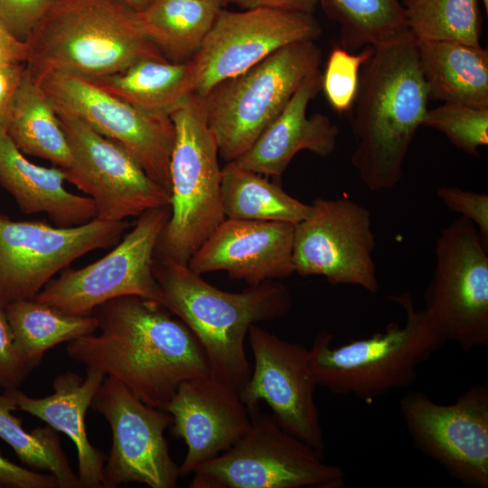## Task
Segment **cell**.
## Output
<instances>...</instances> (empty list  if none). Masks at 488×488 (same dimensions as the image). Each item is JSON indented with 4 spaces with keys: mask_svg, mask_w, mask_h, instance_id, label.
I'll return each mask as SVG.
<instances>
[{
    "mask_svg": "<svg viewBox=\"0 0 488 488\" xmlns=\"http://www.w3.org/2000/svg\"><path fill=\"white\" fill-rule=\"evenodd\" d=\"M26 42L33 77L57 71L95 80L143 59H166L144 34L137 13L117 0H55Z\"/></svg>",
    "mask_w": 488,
    "mask_h": 488,
    "instance_id": "obj_4",
    "label": "cell"
},
{
    "mask_svg": "<svg viewBox=\"0 0 488 488\" xmlns=\"http://www.w3.org/2000/svg\"><path fill=\"white\" fill-rule=\"evenodd\" d=\"M475 226L461 217L442 231L423 309L444 339L465 351L488 345V255Z\"/></svg>",
    "mask_w": 488,
    "mask_h": 488,
    "instance_id": "obj_9",
    "label": "cell"
},
{
    "mask_svg": "<svg viewBox=\"0 0 488 488\" xmlns=\"http://www.w3.org/2000/svg\"><path fill=\"white\" fill-rule=\"evenodd\" d=\"M250 427L228 450L200 465L191 488H342L344 474L324 452L286 432L272 415L249 413Z\"/></svg>",
    "mask_w": 488,
    "mask_h": 488,
    "instance_id": "obj_8",
    "label": "cell"
},
{
    "mask_svg": "<svg viewBox=\"0 0 488 488\" xmlns=\"http://www.w3.org/2000/svg\"><path fill=\"white\" fill-rule=\"evenodd\" d=\"M56 112L70 115L121 145L169 192L174 126L168 113L136 107L93 81L51 71L33 77Z\"/></svg>",
    "mask_w": 488,
    "mask_h": 488,
    "instance_id": "obj_12",
    "label": "cell"
},
{
    "mask_svg": "<svg viewBox=\"0 0 488 488\" xmlns=\"http://www.w3.org/2000/svg\"><path fill=\"white\" fill-rule=\"evenodd\" d=\"M422 127L442 132L455 146L476 156L488 144V108L444 103L427 111Z\"/></svg>",
    "mask_w": 488,
    "mask_h": 488,
    "instance_id": "obj_33",
    "label": "cell"
},
{
    "mask_svg": "<svg viewBox=\"0 0 488 488\" xmlns=\"http://www.w3.org/2000/svg\"><path fill=\"white\" fill-rule=\"evenodd\" d=\"M153 271L162 304L195 335L210 375L239 394L251 374L244 344L249 327L287 314L292 306L288 288L267 281L241 292H225L187 265L157 257Z\"/></svg>",
    "mask_w": 488,
    "mask_h": 488,
    "instance_id": "obj_3",
    "label": "cell"
},
{
    "mask_svg": "<svg viewBox=\"0 0 488 488\" xmlns=\"http://www.w3.org/2000/svg\"><path fill=\"white\" fill-rule=\"evenodd\" d=\"M99 369L86 367V378L66 371L52 383L53 393L32 398L16 389L5 394L16 409L25 411L67 435L74 443L78 455L79 479L83 488H103L106 455L94 447L87 436L85 416L106 378Z\"/></svg>",
    "mask_w": 488,
    "mask_h": 488,
    "instance_id": "obj_22",
    "label": "cell"
},
{
    "mask_svg": "<svg viewBox=\"0 0 488 488\" xmlns=\"http://www.w3.org/2000/svg\"><path fill=\"white\" fill-rule=\"evenodd\" d=\"M169 115L175 133L170 159L171 215L155 257L187 265L225 219L221 168L201 99L186 95Z\"/></svg>",
    "mask_w": 488,
    "mask_h": 488,
    "instance_id": "obj_6",
    "label": "cell"
},
{
    "mask_svg": "<svg viewBox=\"0 0 488 488\" xmlns=\"http://www.w3.org/2000/svg\"><path fill=\"white\" fill-rule=\"evenodd\" d=\"M221 205L225 218L296 224L310 211L262 174L227 162L221 168Z\"/></svg>",
    "mask_w": 488,
    "mask_h": 488,
    "instance_id": "obj_28",
    "label": "cell"
},
{
    "mask_svg": "<svg viewBox=\"0 0 488 488\" xmlns=\"http://www.w3.org/2000/svg\"><path fill=\"white\" fill-rule=\"evenodd\" d=\"M481 1L484 5L485 13H487L488 12V0H481Z\"/></svg>",
    "mask_w": 488,
    "mask_h": 488,
    "instance_id": "obj_44",
    "label": "cell"
},
{
    "mask_svg": "<svg viewBox=\"0 0 488 488\" xmlns=\"http://www.w3.org/2000/svg\"><path fill=\"white\" fill-rule=\"evenodd\" d=\"M15 406L0 395V438L15 452L20 461L34 471H46L58 481L60 488H82L61 448L58 431L51 426L27 432L20 418L12 414Z\"/></svg>",
    "mask_w": 488,
    "mask_h": 488,
    "instance_id": "obj_31",
    "label": "cell"
},
{
    "mask_svg": "<svg viewBox=\"0 0 488 488\" xmlns=\"http://www.w3.org/2000/svg\"><path fill=\"white\" fill-rule=\"evenodd\" d=\"M390 298L403 309L404 324L390 323L383 332L338 346L332 333L316 334L308 351L317 386L369 400L412 384L418 366L445 341L411 295Z\"/></svg>",
    "mask_w": 488,
    "mask_h": 488,
    "instance_id": "obj_5",
    "label": "cell"
},
{
    "mask_svg": "<svg viewBox=\"0 0 488 488\" xmlns=\"http://www.w3.org/2000/svg\"><path fill=\"white\" fill-rule=\"evenodd\" d=\"M165 410L173 418L171 434L187 446L180 476L230 448L251 423L239 394L210 374L183 382Z\"/></svg>",
    "mask_w": 488,
    "mask_h": 488,
    "instance_id": "obj_19",
    "label": "cell"
},
{
    "mask_svg": "<svg viewBox=\"0 0 488 488\" xmlns=\"http://www.w3.org/2000/svg\"><path fill=\"white\" fill-rule=\"evenodd\" d=\"M295 224L225 218L191 257L197 274L226 271L231 279L257 286L295 273Z\"/></svg>",
    "mask_w": 488,
    "mask_h": 488,
    "instance_id": "obj_20",
    "label": "cell"
},
{
    "mask_svg": "<svg viewBox=\"0 0 488 488\" xmlns=\"http://www.w3.org/2000/svg\"><path fill=\"white\" fill-rule=\"evenodd\" d=\"M30 371L18 354L5 307L0 305V387L18 389Z\"/></svg>",
    "mask_w": 488,
    "mask_h": 488,
    "instance_id": "obj_37",
    "label": "cell"
},
{
    "mask_svg": "<svg viewBox=\"0 0 488 488\" xmlns=\"http://www.w3.org/2000/svg\"><path fill=\"white\" fill-rule=\"evenodd\" d=\"M221 7L202 0H155L137 17L145 37L167 60L184 62L198 51Z\"/></svg>",
    "mask_w": 488,
    "mask_h": 488,
    "instance_id": "obj_26",
    "label": "cell"
},
{
    "mask_svg": "<svg viewBox=\"0 0 488 488\" xmlns=\"http://www.w3.org/2000/svg\"><path fill=\"white\" fill-rule=\"evenodd\" d=\"M321 26L313 14L274 8L221 10L198 51L187 61L183 94L204 98L278 49L314 41Z\"/></svg>",
    "mask_w": 488,
    "mask_h": 488,
    "instance_id": "obj_11",
    "label": "cell"
},
{
    "mask_svg": "<svg viewBox=\"0 0 488 488\" xmlns=\"http://www.w3.org/2000/svg\"><path fill=\"white\" fill-rule=\"evenodd\" d=\"M400 412L417 447L454 478L488 487V385H474L448 405L409 392Z\"/></svg>",
    "mask_w": 488,
    "mask_h": 488,
    "instance_id": "obj_17",
    "label": "cell"
},
{
    "mask_svg": "<svg viewBox=\"0 0 488 488\" xmlns=\"http://www.w3.org/2000/svg\"><path fill=\"white\" fill-rule=\"evenodd\" d=\"M29 57V45L0 24V67L25 64Z\"/></svg>",
    "mask_w": 488,
    "mask_h": 488,
    "instance_id": "obj_40",
    "label": "cell"
},
{
    "mask_svg": "<svg viewBox=\"0 0 488 488\" xmlns=\"http://www.w3.org/2000/svg\"><path fill=\"white\" fill-rule=\"evenodd\" d=\"M57 114L72 155L70 167L64 169L67 181L93 200L97 219L125 221L170 206V192L121 145L75 117Z\"/></svg>",
    "mask_w": 488,
    "mask_h": 488,
    "instance_id": "obj_16",
    "label": "cell"
},
{
    "mask_svg": "<svg viewBox=\"0 0 488 488\" xmlns=\"http://www.w3.org/2000/svg\"><path fill=\"white\" fill-rule=\"evenodd\" d=\"M202 1L214 3L221 6L224 5L226 3H229V0H202Z\"/></svg>",
    "mask_w": 488,
    "mask_h": 488,
    "instance_id": "obj_43",
    "label": "cell"
},
{
    "mask_svg": "<svg viewBox=\"0 0 488 488\" xmlns=\"http://www.w3.org/2000/svg\"><path fill=\"white\" fill-rule=\"evenodd\" d=\"M327 16L341 27L348 51L398 41L410 33L399 0H320Z\"/></svg>",
    "mask_w": 488,
    "mask_h": 488,
    "instance_id": "obj_30",
    "label": "cell"
},
{
    "mask_svg": "<svg viewBox=\"0 0 488 488\" xmlns=\"http://www.w3.org/2000/svg\"><path fill=\"white\" fill-rule=\"evenodd\" d=\"M436 194L447 209L470 221L488 246V194L455 186L440 187Z\"/></svg>",
    "mask_w": 488,
    "mask_h": 488,
    "instance_id": "obj_36",
    "label": "cell"
},
{
    "mask_svg": "<svg viewBox=\"0 0 488 488\" xmlns=\"http://www.w3.org/2000/svg\"><path fill=\"white\" fill-rule=\"evenodd\" d=\"M91 407L107 419L112 433L103 488L128 483L151 488L176 486L179 466L164 437V430L173 423L169 412L146 405L111 376H106Z\"/></svg>",
    "mask_w": 488,
    "mask_h": 488,
    "instance_id": "obj_15",
    "label": "cell"
},
{
    "mask_svg": "<svg viewBox=\"0 0 488 488\" xmlns=\"http://www.w3.org/2000/svg\"><path fill=\"white\" fill-rule=\"evenodd\" d=\"M320 63L314 41L296 42L200 99L219 156L232 162L246 154Z\"/></svg>",
    "mask_w": 488,
    "mask_h": 488,
    "instance_id": "obj_7",
    "label": "cell"
},
{
    "mask_svg": "<svg viewBox=\"0 0 488 488\" xmlns=\"http://www.w3.org/2000/svg\"><path fill=\"white\" fill-rule=\"evenodd\" d=\"M55 0H0V24L22 41L49 12Z\"/></svg>",
    "mask_w": 488,
    "mask_h": 488,
    "instance_id": "obj_35",
    "label": "cell"
},
{
    "mask_svg": "<svg viewBox=\"0 0 488 488\" xmlns=\"http://www.w3.org/2000/svg\"><path fill=\"white\" fill-rule=\"evenodd\" d=\"M321 89L319 70L300 86L249 150L232 162L262 175L279 176L300 151L330 155L336 146L338 127L325 115L307 116L308 104Z\"/></svg>",
    "mask_w": 488,
    "mask_h": 488,
    "instance_id": "obj_21",
    "label": "cell"
},
{
    "mask_svg": "<svg viewBox=\"0 0 488 488\" xmlns=\"http://www.w3.org/2000/svg\"><path fill=\"white\" fill-rule=\"evenodd\" d=\"M248 337L254 369L239 397L249 413L265 401L286 432L324 452V433L314 401L317 384L308 349L256 324L249 327Z\"/></svg>",
    "mask_w": 488,
    "mask_h": 488,
    "instance_id": "obj_18",
    "label": "cell"
},
{
    "mask_svg": "<svg viewBox=\"0 0 488 488\" xmlns=\"http://www.w3.org/2000/svg\"><path fill=\"white\" fill-rule=\"evenodd\" d=\"M187 70V61L147 58L122 71L89 80L136 107L169 114L184 97Z\"/></svg>",
    "mask_w": 488,
    "mask_h": 488,
    "instance_id": "obj_29",
    "label": "cell"
},
{
    "mask_svg": "<svg viewBox=\"0 0 488 488\" xmlns=\"http://www.w3.org/2000/svg\"><path fill=\"white\" fill-rule=\"evenodd\" d=\"M239 8H274L305 14H314L320 0H229Z\"/></svg>",
    "mask_w": 488,
    "mask_h": 488,
    "instance_id": "obj_41",
    "label": "cell"
},
{
    "mask_svg": "<svg viewBox=\"0 0 488 488\" xmlns=\"http://www.w3.org/2000/svg\"><path fill=\"white\" fill-rule=\"evenodd\" d=\"M132 11L141 13L149 7L155 0H117Z\"/></svg>",
    "mask_w": 488,
    "mask_h": 488,
    "instance_id": "obj_42",
    "label": "cell"
},
{
    "mask_svg": "<svg viewBox=\"0 0 488 488\" xmlns=\"http://www.w3.org/2000/svg\"><path fill=\"white\" fill-rule=\"evenodd\" d=\"M428 99L488 108V51L453 41L417 40Z\"/></svg>",
    "mask_w": 488,
    "mask_h": 488,
    "instance_id": "obj_24",
    "label": "cell"
},
{
    "mask_svg": "<svg viewBox=\"0 0 488 488\" xmlns=\"http://www.w3.org/2000/svg\"><path fill=\"white\" fill-rule=\"evenodd\" d=\"M404 7L409 31L417 40L480 45L479 0H410Z\"/></svg>",
    "mask_w": 488,
    "mask_h": 488,
    "instance_id": "obj_32",
    "label": "cell"
},
{
    "mask_svg": "<svg viewBox=\"0 0 488 488\" xmlns=\"http://www.w3.org/2000/svg\"><path fill=\"white\" fill-rule=\"evenodd\" d=\"M370 211L348 198H316L307 216L295 224V273L320 276L332 285L379 290Z\"/></svg>",
    "mask_w": 488,
    "mask_h": 488,
    "instance_id": "obj_14",
    "label": "cell"
},
{
    "mask_svg": "<svg viewBox=\"0 0 488 488\" xmlns=\"http://www.w3.org/2000/svg\"><path fill=\"white\" fill-rule=\"evenodd\" d=\"M5 310L18 354L31 371L40 364L48 350L92 334L99 328L93 314H66L34 298L13 302Z\"/></svg>",
    "mask_w": 488,
    "mask_h": 488,
    "instance_id": "obj_27",
    "label": "cell"
},
{
    "mask_svg": "<svg viewBox=\"0 0 488 488\" xmlns=\"http://www.w3.org/2000/svg\"><path fill=\"white\" fill-rule=\"evenodd\" d=\"M25 70V64L0 67V134L6 133L14 95Z\"/></svg>",
    "mask_w": 488,
    "mask_h": 488,
    "instance_id": "obj_39",
    "label": "cell"
},
{
    "mask_svg": "<svg viewBox=\"0 0 488 488\" xmlns=\"http://www.w3.org/2000/svg\"><path fill=\"white\" fill-rule=\"evenodd\" d=\"M66 181L63 168L32 163L6 133L0 134V185L23 213L45 212L58 227L81 225L95 219L93 200L67 191Z\"/></svg>",
    "mask_w": 488,
    "mask_h": 488,
    "instance_id": "obj_23",
    "label": "cell"
},
{
    "mask_svg": "<svg viewBox=\"0 0 488 488\" xmlns=\"http://www.w3.org/2000/svg\"><path fill=\"white\" fill-rule=\"evenodd\" d=\"M126 221L97 218L72 227L13 221L0 214V305L33 298L81 256L117 245Z\"/></svg>",
    "mask_w": 488,
    "mask_h": 488,
    "instance_id": "obj_13",
    "label": "cell"
},
{
    "mask_svg": "<svg viewBox=\"0 0 488 488\" xmlns=\"http://www.w3.org/2000/svg\"><path fill=\"white\" fill-rule=\"evenodd\" d=\"M372 52L371 46L363 48L357 54L342 46H335L331 51L322 75V89L337 112L343 113L352 108L358 91L360 70Z\"/></svg>",
    "mask_w": 488,
    "mask_h": 488,
    "instance_id": "obj_34",
    "label": "cell"
},
{
    "mask_svg": "<svg viewBox=\"0 0 488 488\" xmlns=\"http://www.w3.org/2000/svg\"><path fill=\"white\" fill-rule=\"evenodd\" d=\"M372 48L352 107L356 146L351 163L366 188L378 192L400 182L405 157L422 127L429 99L411 33Z\"/></svg>",
    "mask_w": 488,
    "mask_h": 488,
    "instance_id": "obj_2",
    "label": "cell"
},
{
    "mask_svg": "<svg viewBox=\"0 0 488 488\" xmlns=\"http://www.w3.org/2000/svg\"><path fill=\"white\" fill-rule=\"evenodd\" d=\"M0 485L10 488H60L57 479L52 474L26 469L1 454Z\"/></svg>",
    "mask_w": 488,
    "mask_h": 488,
    "instance_id": "obj_38",
    "label": "cell"
},
{
    "mask_svg": "<svg viewBox=\"0 0 488 488\" xmlns=\"http://www.w3.org/2000/svg\"><path fill=\"white\" fill-rule=\"evenodd\" d=\"M408 1H410V0H404V4L408 3Z\"/></svg>",
    "mask_w": 488,
    "mask_h": 488,
    "instance_id": "obj_45",
    "label": "cell"
},
{
    "mask_svg": "<svg viewBox=\"0 0 488 488\" xmlns=\"http://www.w3.org/2000/svg\"><path fill=\"white\" fill-rule=\"evenodd\" d=\"M170 215V206L145 211L109 253L84 267L65 270L33 298L70 315H89L99 305L126 296L162 303L153 264Z\"/></svg>",
    "mask_w": 488,
    "mask_h": 488,
    "instance_id": "obj_10",
    "label": "cell"
},
{
    "mask_svg": "<svg viewBox=\"0 0 488 488\" xmlns=\"http://www.w3.org/2000/svg\"><path fill=\"white\" fill-rule=\"evenodd\" d=\"M6 135L23 155L40 157L63 169L72 164L55 108L26 68L13 100Z\"/></svg>",
    "mask_w": 488,
    "mask_h": 488,
    "instance_id": "obj_25",
    "label": "cell"
},
{
    "mask_svg": "<svg viewBox=\"0 0 488 488\" xmlns=\"http://www.w3.org/2000/svg\"><path fill=\"white\" fill-rule=\"evenodd\" d=\"M92 314L99 333L68 343V356L119 380L146 405L165 410L183 382L210 374L195 335L162 303L126 296Z\"/></svg>",
    "mask_w": 488,
    "mask_h": 488,
    "instance_id": "obj_1",
    "label": "cell"
}]
</instances>
